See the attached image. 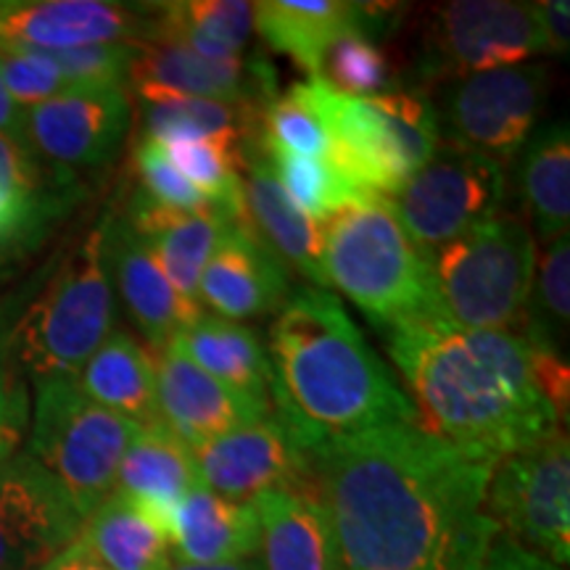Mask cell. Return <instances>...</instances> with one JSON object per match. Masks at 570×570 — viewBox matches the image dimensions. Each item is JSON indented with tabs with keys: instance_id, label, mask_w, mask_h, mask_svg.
<instances>
[{
	"instance_id": "1",
	"label": "cell",
	"mask_w": 570,
	"mask_h": 570,
	"mask_svg": "<svg viewBox=\"0 0 570 570\" xmlns=\"http://www.w3.org/2000/svg\"><path fill=\"white\" fill-rule=\"evenodd\" d=\"M306 458L338 570H481L497 525L483 510L494 465L415 423L325 441Z\"/></svg>"
},
{
	"instance_id": "2",
	"label": "cell",
	"mask_w": 570,
	"mask_h": 570,
	"mask_svg": "<svg viewBox=\"0 0 570 570\" xmlns=\"http://www.w3.org/2000/svg\"><path fill=\"white\" fill-rule=\"evenodd\" d=\"M386 341L417 425L468 458L497 465L560 433L518 333L468 331L431 315L391 327Z\"/></svg>"
},
{
	"instance_id": "3",
	"label": "cell",
	"mask_w": 570,
	"mask_h": 570,
	"mask_svg": "<svg viewBox=\"0 0 570 570\" xmlns=\"http://www.w3.org/2000/svg\"><path fill=\"white\" fill-rule=\"evenodd\" d=\"M265 348L275 417L302 452L381 425H417L412 402L331 291H294Z\"/></svg>"
},
{
	"instance_id": "4",
	"label": "cell",
	"mask_w": 570,
	"mask_h": 570,
	"mask_svg": "<svg viewBox=\"0 0 570 570\" xmlns=\"http://www.w3.org/2000/svg\"><path fill=\"white\" fill-rule=\"evenodd\" d=\"M323 265L327 285L338 288L377 331L444 315L425 256L396 223L386 198H365L327 219Z\"/></svg>"
},
{
	"instance_id": "5",
	"label": "cell",
	"mask_w": 570,
	"mask_h": 570,
	"mask_svg": "<svg viewBox=\"0 0 570 570\" xmlns=\"http://www.w3.org/2000/svg\"><path fill=\"white\" fill-rule=\"evenodd\" d=\"M106 219L92 227L11 325L9 356L30 381L77 377L85 362L101 348L114 331V285L106 267Z\"/></svg>"
},
{
	"instance_id": "6",
	"label": "cell",
	"mask_w": 570,
	"mask_h": 570,
	"mask_svg": "<svg viewBox=\"0 0 570 570\" xmlns=\"http://www.w3.org/2000/svg\"><path fill=\"white\" fill-rule=\"evenodd\" d=\"M423 256L452 323L494 333H510L523 323L539 262L529 223L499 212Z\"/></svg>"
},
{
	"instance_id": "7",
	"label": "cell",
	"mask_w": 570,
	"mask_h": 570,
	"mask_svg": "<svg viewBox=\"0 0 570 570\" xmlns=\"http://www.w3.org/2000/svg\"><path fill=\"white\" fill-rule=\"evenodd\" d=\"M331 130V161L367 194L391 198L441 148L433 104L415 92L389 90L348 98L312 80Z\"/></svg>"
},
{
	"instance_id": "8",
	"label": "cell",
	"mask_w": 570,
	"mask_h": 570,
	"mask_svg": "<svg viewBox=\"0 0 570 570\" xmlns=\"http://www.w3.org/2000/svg\"><path fill=\"white\" fill-rule=\"evenodd\" d=\"M138 431V423L92 402L75 377L35 381L27 452L61 483L82 518L114 494Z\"/></svg>"
},
{
	"instance_id": "9",
	"label": "cell",
	"mask_w": 570,
	"mask_h": 570,
	"mask_svg": "<svg viewBox=\"0 0 570 570\" xmlns=\"http://www.w3.org/2000/svg\"><path fill=\"white\" fill-rule=\"evenodd\" d=\"M547 51L537 3L454 0L428 19L417 51V80L458 82L481 71L518 67Z\"/></svg>"
},
{
	"instance_id": "10",
	"label": "cell",
	"mask_w": 570,
	"mask_h": 570,
	"mask_svg": "<svg viewBox=\"0 0 570 570\" xmlns=\"http://www.w3.org/2000/svg\"><path fill=\"white\" fill-rule=\"evenodd\" d=\"M483 510L499 537L566 568L570 560V441L566 431L502 458Z\"/></svg>"
},
{
	"instance_id": "11",
	"label": "cell",
	"mask_w": 570,
	"mask_h": 570,
	"mask_svg": "<svg viewBox=\"0 0 570 570\" xmlns=\"http://www.w3.org/2000/svg\"><path fill=\"white\" fill-rule=\"evenodd\" d=\"M550 96L547 63H518L449 82L436 122L446 146L483 154L508 167L537 130Z\"/></svg>"
},
{
	"instance_id": "12",
	"label": "cell",
	"mask_w": 570,
	"mask_h": 570,
	"mask_svg": "<svg viewBox=\"0 0 570 570\" xmlns=\"http://www.w3.org/2000/svg\"><path fill=\"white\" fill-rule=\"evenodd\" d=\"M504 188V164L441 146L386 204L417 252L428 254L499 214Z\"/></svg>"
},
{
	"instance_id": "13",
	"label": "cell",
	"mask_w": 570,
	"mask_h": 570,
	"mask_svg": "<svg viewBox=\"0 0 570 570\" xmlns=\"http://www.w3.org/2000/svg\"><path fill=\"white\" fill-rule=\"evenodd\" d=\"M80 529L75 502L30 452L0 460V570H40Z\"/></svg>"
},
{
	"instance_id": "14",
	"label": "cell",
	"mask_w": 570,
	"mask_h": 570,
	"mask_svg": "<svg viewBox=\"0 0 570 570\" xmlns=\"http://www.w3.org/2000/svg\"><path fill=\"white\" fill-rule=\"evenodd\" d=\"M132 122L125 88H71L27 109V142L48 164L96 169L117 156Z\"/></svg>"
},
{
	"instance_id": "15",
	"label": "cell",
	"mask_w": 570,
	"mask_h": 570,
	"mask_svg": "<svg viewBox=\"0 0 570 570\" xmlns=\"http://www.w3.org/2000/svg\"><path fill=\"white\" fill-rule=\"evenodd\" d=\"M190 452L202 487L233 502L252 504L277 489L309 491L304 452L275 415L235 428Z\"/></svg>"
},
{
	"instance_id": "16",
	"label": "cell",
	"mask_w": 570,
	"mask_h": 570,
	"mask_svg": "<svg viewBox=\"0 0 570 570\" xmlns=\"http://www.w3.org/2000/svg\"><path fill=\"white\" fill-rule=\"evenodd\" d=\"M127 85L142 104L177 98L267 106L275 98V77L265 61L206 59L180 46L138 42Z\"/></svg>"
},
{
	"instance_id": "17",
	"label": "cell",
	"mask_w": 570,
	"mask_h": 570,
	"mask_svg": "<svg viewBox=\"0 0 570 570\" xmlns=\"http://www.w3.org/2000/svg\"><path fill=\"white\" fill-rule=\"evenodd\" d=\"M151 11L106 0H0V42L71 51L104 42H146Z\"/></svg>"
},
{
	"instance_id": "18",
	"label": "cell",
	"mask_w": 570,
	"mask_h": 570,
	"mask_svg": "<svg viewBox=\"0 0 570 570\" xmlns=\"http://www.w3.org/2000/svg\"><path fill=\"white\" fill-rule=\"evenodd\" d=\"M154 356L159 420L190 449L273 415V402L235 391L204 373L173 341Z\"/></svg>"
},
{
	"instance_id": "19",
	"label": "cell",
	"mask_w": 570,
	"mask_h": 570,
	"mask_svg": "<svg viewBox=\"0 0 570 570\" xmlns=\"http://www.w3.org/2000/svg\"><path fill=\"white\" fill-rule=\"evenodd\" d=\"M288 267L269 252L265 240L244 219L227 223L202 275V306L217 317L244 320L277 315L288 302Z\"/></svg>"
},
{
	"instance_id": "20",
	"label": "cell",
	"mask_w": 570,
	"mask_h": 570,
	"mask_svg": "<svg viewBox=\"0 0 570 570\" xmlns=\"http://www.w3.org/2000/svg\"><path fill=\"white\" fill-rule=\"evenodd\" d=\"M104 252L111 285H117L132 323L154 354L204 315V309L177 294L151 248L125 219L106 217Z\"/></svg>"
},
{
	"instance_id": "21",
	"label": "cell",
	"mask_w": 570,
	"mask_h": 570,
	"mask_svg": "<svg viewBox=\"0 0 570 570\" xmlns=\"http://www.w3.org/2000/svg\"><path fill=\"white\" fill-rule=\"evenodd\" d=\"M75 173L0 135V256L38 244L69 209Z\"/></svg>"
},
{
	"instance_id": "22",
	"label": "cell",
	"mask_w": 570,
	"mask_h": 570,
	"mask_svg": "<svg viewBox=\"0 0 570 570\" xmlns=\"http://www.w3.org/2000/svg\"><path fill=\"white\" fill-rule=\"evenodd\" d=\"M244 169V217L252 230L285 267L296 269L320 291L331 288L323 265V227L291 202L259 148L248 156Z\"/></svg>"
},
{
	"instance_id": "23",
	"label": "cell",
	"mask_w": 570,
	"mask_h": 570,
	"mask_svg": "<svg viewBox=\"0 0 570 570\" xmlns=\"http://www.w3.org/2000/svg\"><path fill=\"white\" fill-rule=\"evenodd\" d=\"M122 219L146 240L177 294L204 309L202 296H198L202 275L214 246L223 238L227 219L217 214L164 209L148 196H142L140 190L130 198Z\"/></svg>"
},
{
	"instance_id": "24",
	"label": "cell",
	"mask_w": 570,
	"mask_h": 570,
	"mask_svg": "<svg viewBox=\"0 0 570 570\" xmlns=\"http://www.w3.org/2000/svg\"><path fill=\"white\" fill-rule=\"evenodd\" d=\"M202 487L194 452L161 420L140 425L117 473V494L130 499L167 533L169 515L185 494ZM169 539V537H167Z\"/></svg>"
},
{
	"instance_id": "25",
	"label": "cell",
	"mask_w": 570,
	"mask_h": 570,
	"mask_svg": "<svg viewBox=\"0 0 570 570\" xmlns=\"http://www.w3.org/2000/svg\"><path fill=\"white\" fill-rule=\"evenodd\" d=\"M167 537L180 562L212 566L256 558L262 531L254 504L233 502L198 487L175 504Z\"/></svg>"
},
{
	"instance_id": "26",
	"label": "cell",
	"mask_w": 570,
	"mask_h": 570,
	"mask_svg": "<svg viewBox=\"0 0 570 570\" xmlns=\"http://www.w3.org/2000/svg\"><path fill=\"white\" fill-rule=\"evenodd\" d=\"M254 32L277 53L288 56L312 80L320 77V63L327 48L341 35L367 27L373 6L346 0H265L252 3Z\"/></svg>"
},
{
	"instance_id": "27",
	"label": "cell",
	"mask_w": 570,
	"mask_h": 570,
	"mask_svg": "<svg viewBox=\"0 0 570 570\" xmlns=\"http://www.w3.org/2000/svg\"><path fill=\"white\" fill-rule=\"evenodd\" d=\"M252 504L265 570H338L331 523L309 491H267Z\"/></svg>"
},
{
	"instance_id": "28",
	"label": "cell",
	"mask_w": 570,
	"mask_h": 570,
	"mask_svg": "<svg viewBox=\"0 0 570 570\" xmlns=\"http://www.w3.org/2000/svg\"><path fill=\"white\" fill-rule=\"evenodd\" d=\"M75 381L92 402L132 423L151 425L159 420L156 356L132 333L114 327Z\"/></svg>"
},
{
	"instance_id": "29",
	"label": "cell",
	"mask_w": 570,
	"mask_h": 570,
	"mask_svg": "<svg viewBox=\"0 0 570 570\" xmlns=\"http://www.w3.org/2000/svg\"><path fill=\"white\" fill-rule=\"evenodd\" d=\"M265 106L212 101V98H177V101L146 104L142 122L146 138L156 142L209 140L246 167V159L259 148V119Z\"/></svg>"
},
{
	"instance_id": "30",
	"label": "cell",
	"mask_w": 570,
	"mask_h": 570,
	"mask_svg": "<svg viewBox=\"0 0 570 570\" xmlns=\"http://www.w3.org/2000/svg\"><path fill=\"white\" fill-rule=\"evenodd\" d=\"M518 190L531 217V233L547 244L568 235L570 132L566 119L537 127L523 142L518 151Z\"/></svg>"
},
{
	"instance_id": "31",
	"label": "cell",
	"mask_w": 570,
	"mask_h": 570,
	"mask_svg": "<svg viewBox=\"0 0 570 570\" xmlns=\"http://www.w3.org/2000/svg\"><path fill=\"white\" fill-rule=\"evenodd\" d=\"M173 344L217 381L248 396L273 402L267 348L254 327L204 312L196 323L177 333Z\"/></svg>"
},
{
	"instance_id": "32",
	"label": "cell",
	"mask_w": 570,
	"mask_h": 570,
	"mask_svg": "<svg viewBox=\"0 0 570 570\" xmlns=\"http://www.w3.org/2000/svg\"><path fill=\"white\" fill-rule=\"evenodd\" d=\"M252 32V3L183 0V3L151 6V30L146 42L180 46L206 59H240Z\"/></svg>"
},
{
	"instance_id": "33",
	"label": "cell",
	"mask_w": 570,
	"mask_h": 570,
	"mask_svg": "<svg viewBox=\"0 0 570 570\" xmlns=\"http://www.w3.org/2000/svg\"><path fill=\"white\" fill-rule=\"evenodd\" d=\"M77 541L109 570H169L175 560L167 533L117 491L82 518Z\"/></svg>"
},
{
	"instance_id": "34",
	"label": "cell",
	"mask_w": 570,
	"mask_h": 570,
	"mask_svg": "<svg viewBox=\"0 0 570 570\" xmlns=\"http://www.w3.org/2000/svg\"><path fill=\"white\" fill-rule=\"evenodd\" d=\"M570 317V240L568 235L547 244L523 309L520 338L537 352L566 356Z\"/></svg>"
},
{
	"instance_id": "35",
	"label": "cell",
	"mask_w": 570,
	"mask_h": 570,
	"mask_svg": "<svg viewBox=\"0 0 570 570\" xmlns=\"http://www.w3.org/2000/svg\"><path fill=\"white\" fill-rule=\"evenodd\" d=\"M259 151L331 159V130L312 80L291 85L265 106L259 119Z\"/></svg>"
},
{
	"instance_id": "36",
	"label": "cell",
	"mask_w": 570,
	"mask_h": 570,
	"mask_svg": "<svg viewBox=\"0 0 570 570\" xmlns=\"http://www.w3.org/2000/svg\"><path fill=\"white\" fill-rule=\"evenodd\" d=\"M281 188L315 223H327L333 214L373 198L362 190L331 159H304L288 154H265Z\"/></svg>"
},
{
	"instance_id": "37",
	"label": "cell",
	"mask_w": 570,
	"mask_h": 570,
	"mask_svg": "<svg viewBox=\"0 0 570 570\" xmlns=\"http://www.w3.org/2000/svg\"><path fill=\"white\" fill-rule=\"evenodd\" d=\"M317 80L341 96L373 98L389 92L394 85V69L389 56L370 40L367 27H356L327 48Z\"/></svg>"
},
{
	"instance_id": "38",
	"label": "cell",
	"mask_w": 570,
	"mask_h": 570,
	"mask_svg": "<svg viewBox=\"0 0 570 570\" xmlns=\"http://www.w3.org/2000/svg\"><path fill=\"white\" fill-rule=\"evenodd\" d=\"M169 161L196 185L206 198L219 206L230 223L244 219V180L240 167L223 146L209 140H175L161 142Z\"/></svg>"
},
{
	"instance_id": "39",
	"label": "cell",
	"mask_w": 570,
	"mask_h": 570,
	"mask_svg": "<svg viewBox=\"0 0 570 570\" xmlns=\"http://www.w3.org/2000/svg\"><path fill=\"white\" fill-rule=\"evenodd\" d=\"M135 169H138L142 196L151 198L154 204L164 206V209L175 212H190V214H217V217L227 219L219 206L206 198L196 185L185 180L180 169L169 161L167 151L161 142L142 138L135 148ZM230 223V219H227Z\"/></svg>"
},
{
	"instance_id": "40",
	"label": "cell",
	"mask_w": 570,
	"mask_h": 570,
	"mask_svg": "<svg viewBox=\"0 0 570 570\" xmlns=\"http://www.w3.org/2000/svg\"><path fill=\"white\" fill-rule=\"evenodd\" d=\"M0 80L24 111L71 90L51 53L11 42H0Z\"/></svg>"
},
{
	"instance_id": "41",
	"label": "cell",
	"mask_w": 570,
	"mask_h": 570,
	"mask_svg": "<svg viewBox=\"0 0 570 570\" xmlns=\"http://www.w3.org/2000/svg\"><path fill=\"white\" fill-rule=\"evenodd\" d=\"M138 42H104L51 53L71 88H125Z\"/></svg>"
},
{
	"instance_id": "42",
	"label": "cell",
	"mask_w": 570,
	"mask_h": 570,
	"mask_svg": "<svg viewBox=\"0 0 570 570\" xmlns=\"http://www.w3.org/2000/svg\"><path fill=\"white\" fill-rule=\"evenodd\" d=\"M32 391L27 377L13 365L9 352L0 354V460L19 452L30 431Z\"/></svg>"
},
{
	"instance_id": "43",
	"label": "cell",
	"mask_w": 570,
	"mask_h": 570,
	"mask_svg": "<svg viewBox=\"0 0 570 570\" xmlns=\"http://www.w3.org/2000/svg\"><path fill=\"white\" fill-rule=\"evenodd\" d=\"M529 356H531L533 377H537V386L541 389V394H544L547 402L552 404L554 415H558L562 423H568V410H570L568 360L560 354L537 352V348H531V346H529Z\"/></svg>"
},
{
	"instance_id": "44",
	"label": "cell",
	"mask_w": 570,
	"mask_h": 570,
	"mask_svg": "<svg viewBox=\"0 0 570 570\" xmlns=\"http://www.w3.org/2000/svg\"><path fill=\"white\" fill-rule=\"evenodd\" d=\"M481 570H566L560 566H554L541 554L525 550L520 547L518 541H512L508 537H494V541L489 544L487 560H483Z\"/></svg>"
},
{
	"instance_id": "45",
	"label": "cell",
	"mask_w": 570,
	"mask_h": 570,
	"mask_svg": "<svg viewBox=\"0 0 570 570\" xmlns=\"http://www.w3.org/2000/svg\"><path fill=\"white\" fill-rule=\"evenodd\" d=\"M539 24L544 32L547 51L554 56H568L570 48V6L568 0H541L537 3Z\"/></svg>"
},
{
	"instance_id": "46",
	"label": "cell",
	"mask_w": 570,
	"mask_h": 570,
	"mask_svg": "<svg viewBox=\"0 0 570 570\" xmlns=\"http://www.w3.org/2000/svg\"><path fill=\"white\" fill-rule=\"evenodd\" d=\"M0 135L6 138L27 142V111L13 101L11 92L6 90L3 80H0ZM30 146V142H27Z\"/></svg>"
},
{
	"instance_id": "47",
	"label": "cell",
	"mask_w": 570,
	"mask_h": 570,
	"mask_svg": "<svg viewBox=\"0 0 570 570\" xmlns=\"http://www.w3.org/2000/svg\"><path fill=\"white\" fill-rule=\"evenodd\" d=\"M40 570H109L104 562H98L92 554L85 550L80 541L69 544L59 558H53L51 562H46Z\"/></svg>"
},
{
	"instance_id": "48",
	"label": "cell",
	"mask_w": 570,
	"mask_h": 570,
	"mask_svg": "<svg viewBox=\"0 0 570 570\" xmlns=\"http://www.w3.org/2000/svg\"><path fill=\"white\" fill-rule=\"evenodd\" d=\"M169 570H265L259 558H244V560H230V562H212V566H196V562H180L173 560Z\"/></svg>"
},
{
	"instance_id": "49",
	"label": "cell",
	"mask_w": 570,
	"mask_h": 570,
	"mask_svg": "<svg viewBox=\"0 0 570 570\" xmlns=\"http://www.w3.org/2000/svg\"><path fill=\"white\" fill-rule=\"evenodd\" d=\"M9 336H11V327L6 325L3 315H0V354L9 352Z\"/></svg>"
}]
</instances>
